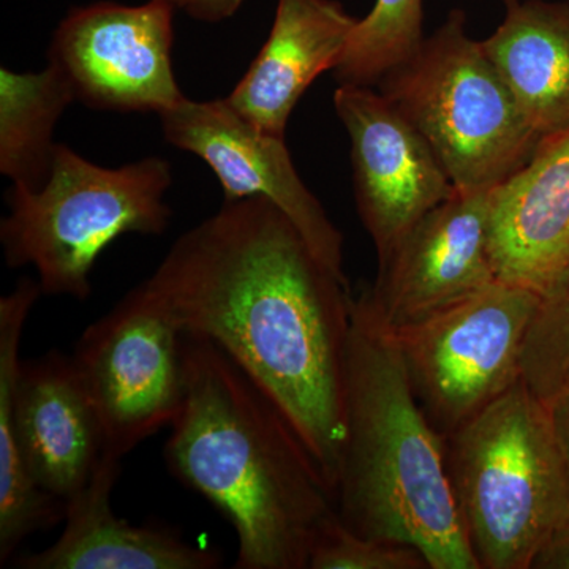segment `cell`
<instances>
[{"label":"cell","instance_id":"cell-1","mask_svg":"<svg viewBox=\"0 0 569 569\" xmlns=\"http://www.w3.org/2000/svg\"><path fill=\"white\" fill-rule=\"evenodd\" d=\"M140 287L182 335L222 348L274 400L336 497L351 288L291 220L266 198L223 201Z\"/></svg>","mask_w":569,"mask_h":569},{"label":"cell","instance_id":"cell-2","mask_svg":"<svg viewBox=\"0 0 569 569\" xmlns=\"http://www.w3.org/2000/svg\"><path fill=\"white\" fill-rule=\"evenodd\" d=\"M182 400L164 460L238 537L236 569H309L337 519L323 470L282 410L222 348L182 335Z\"/></svg>","mask_w":569,"mask_h":569},{"label":"cell","instance_id":"cell-3","mask_svg":"<svg viewBox=\"0 0 569 569\" xmlns=\"http://www.w3.org/2000/svg\"><path fill=\"white\" fill-rule=\"evenodd\" d=\"M340 522L361 537L413 545L430 569H479L445 463V438L415 399L395 329L369 287L351 290Z\"/></svg>","mask_w":569,"mask_h":569},{"label":"cell","instance_id":"cell-4","mask_svg":"<svg viewBox=\"0 0 569 569\" xmlns=\"http://www.w3.org/2000/svg\"><path fill=\"white\" fill-rule=\"evenodd\" d=\"M39 280L22 277L0 298V563L66 518L67 501L107 455L96 408L71 356L21 359Z\"/></svg>","mask_w":569,"mask_h":569},{"label":"cell","instance_id":"cell-5","mask_svg":"<svg viewBox=\"0 0 569 569\" xmlns=\"http://www.w3.org/2000/svg\"><path fill=\"white\" fill-rule=\"evenodd\" d=\"M445 463L479 569H531L569 519V466L548 406L519 381L445 437Z\"/></svg>","mask_w":569,"mask_h":569},{"label":"cell","instance_id":"cell-6","mask_svg":"<svg viewBox=\"0 0 569 569\" xmlns=\"http://www.w3.org/2000/svg\"><path fill=\"white\" fill-rule=\"evenodd\" d=\"M171 186L173 168L160 157L110 168L58 144L40 189L13 186L7 193L9 216L0 222L6 263L32 266L43 295L86 301L93 266L116 239L167 231Z\"/></svg>","mask_w":569,"mask_h":569},{"label":"cell","instance_id":"cell-7","mask_svg":"<svg viewBox=\"0 0 569 569\" xmlns=\"http://www.w3.org/2000/svg\"><path fill=\"white\" fill-rule=\"evenodd\" d=\"M377 89L421 133L456 190L496 189L541 142L481 41L468 33L462 10H452Z\"/></svg>","mask_w":569,"mask_h":569},{"label":"cell","instance_id":"cell-8","mask_svg":"<svg viewBox=\"0 0 569 569\" xmlns=\"http://www.w3.org/2000/svg\"><path fill=\"white\" fill-rule=\"evenodd\" d=\"M541 301L527 288L496 280L395 329L415 399L441 437L522 380L523 347Z\"/></svg>","mask_w":569,"mask_h":569},{"label":"cell","instance_id":"cell-9","mask_svg":"<svg viewBox=\"0 0 569 569\" xmlns=\"http://www.w3.org/2000/svg\"><path fill=\"white\" fill-rule=\"evenodd\" d=\"M70 356L108 455L123 459L174 421L183 388L182 332L140 284L86 328Z\"/></svg>","mask_w":569,"mask_h":569},{"label":"cell","instance_id":"cell-10","mask_svg":"<svg viewBox=\"0 0 569 569\" xmlns=\"http://www.w3.org/2000/svg\"><path fill=\"white\" fill-rule=\"evenodd\" d=\"M174 17L167 0L73 7L52 33L48 62L92 110L160 116L187 99L174 74Z\"/></svg>","mask_w":569,"mask_h":569},{"label":"cell","instance_id":"cell-11","mask_svg":"<svg viewBox=\"0 0 569 569\" xmlns=\"http://www.w3.org/2000/svg\"><path fill=\"white\" fill-rule=\"evenodd\" d=\"M168 144L203 160L219 179L223 201L261 197L291 220L321 263L348 283L343 236L296 171L284 137L246 121L227 97L186 99L159 116Z\"/></svg>","mask_w":569,"mask_h":569},{"label":"cell","instance_id":"cell-12","mask_svg":"<svg viewBox=\"0 0 569 569\" xmlns=\"http://www.w3.org/2000/svg\"><path fill=\"white\" fill-rule=\"evenodd\" d=\"M335 110L350 138L356 208L381 261L456 187L421 133L378 89L339 84Z\"/></svg>","mask_w":569,"mask_h":569},{"label":"cell","instance_id":"cell-13","mask_svg":"<svg viewBox=\"0 0 569 569\" xmlns=\"http://www.w3.org/2000/svg\"><path fill=\"white\" fill-rule=\"evenodd\" d=\"M489 213L490 190H456L378 261L376 283L367 287L392 329L496 282Z\"/></svg>","mask_w":569,"mask_h":569},{"label":"cell","instance_id":"cell-14","mask_svg":"<svg viewBox=\"0 0 569 569\" xmlns=\"http://www.w3.org/2000/svg\"><path fill=\"white\" fill-rule=\"evenodd\" d=\"M497 280L546 298L569 277V129L539 142L529 162L490 190Z\"/></svg>","mask_w":569,"mask_h":569},{"label":"cell","instance_id":"cell-15","mask_svg":"<svg viewBox=\"0 0 569 569\" xmlns=\"http://www.w3.org/2000/svg\"><path fill=\"white\" fill-rule=\"evenodd\" d=\"M358 21L339 0H277L268 40L228 102L257 129L284 137L307 89L342 61Z\"/></svg>","mask_w":569,"mask_h":569},{"label":"cell","instance_id":"cell-16","mask_svg":"<svg viewBox=\"0 0 569 569\" xmlns=\"http://www.w3.org/2000/svg\"><path fill=\"white\" fill-rule=\"evenodd\" d=\"M122 459L104 455L89 485L67 501L61 537L21 557L22 569H216L217 550L193 546L159 527L133 526L116 515L111 493Z\"/></svg>","mask_w":569,"mask_h":569},{"label":"cell","instance_id":"cell-17","mask_svg":"<svg viewBox=\"0 0 569 569\" xmlns=\"http://www.w3.org/2000/svg\"><path fill=\"white\" fill-rule=\"evenodd\" d=\"M481 43L541 141L569 129V2L505 0Z\"/></svg>","mask_w":569,"mask_h":569},{"label":"cell","instance_id":"cell-18","mask_svg":"<svg viewBox=\"0 0 569 569\" xmlns=\"http://www.w3.org/2000/svg\"><path fill=\"white\" fill-rule=\"evenodd\" d=\"M73 102V89L54 63L28 73L0 69V173L13 186L37 190L48 181L56 126Z\"/></svg>","mask_w":569,"mask_h":569},{"label":"cell","instance_id":"cell-19","mask_svg":"<svg viewBox=\"0 0 569 569\" xmlns=\"http://www.w3.org/2000/svg\"><path fill=\"white\" fill-rule=\"evenodd\" d=\"M425 0H376L356 24L342 61L335 69L339 84L377 88L425 41Z\"/></svg>","mask_w":569,"mask_h":569},{"label":"cell","instance_id":"cell-20","mask_svg":"<svg viewBox=\"0 0 569 569\" xmlns=\"http://www.w3.org/2000/svg\"><path fill=\"white\" fill-rule=\"evenodd\" d=\"M569 376V277L542 298L527 336L522 378L546 403Z\"/></svg>","mask_w":569,"mask_h":569},{"label":"cell","instance_id":"cell-21","mask_svg":"<svg viewBox=\"0 0 569 569\" xmlns=\"http://www.w3.org/2000/svg\"><path fill=\"white\" fill-rule=\"evenodd\" d=\"M309 569H430V565L413 545L361 537L337 516L318 538Z\"/></svg>","mask_w":569,"mask_h":569},{"label":"cell","instance_id":"cell-22","mask_svg":"<svg viewBox=\"0 0 569 569\" xmlns=\"http://www.w3.org/2000/svg\"><path fill=\"white\" fill-rule=\"evenodd\" d=\"M176 11H183L194 21L219 24L236 17L246 0H167Z\"/></svg>","mask_w":569,"mask_h":569},{"label":"cell","instance_id":"cell-23","mask_svg":"<svg viewBox=\"0 0 569 569\" xmlns=\"http://www.w3.org/2000/svg\"><path fill=\"white\" fill-rule=\"evenodd\" d=\"M531 569H569V519L542 546Z\"/></svg>","mask_w":569,"mask_h":569},{"label":"cell","instance_id":"cell-24","mask_svg":"<svg viewBox=\"0 0 569 569\" xmlns=\"http://www.w3.org/2000/svg\"><path fill=\"white\" fill-rule=\"evenodd\" d=\"M546 406L569 466V376Z\"/></svg>","mask_w":569,"mask_h":569}]
</instances>
